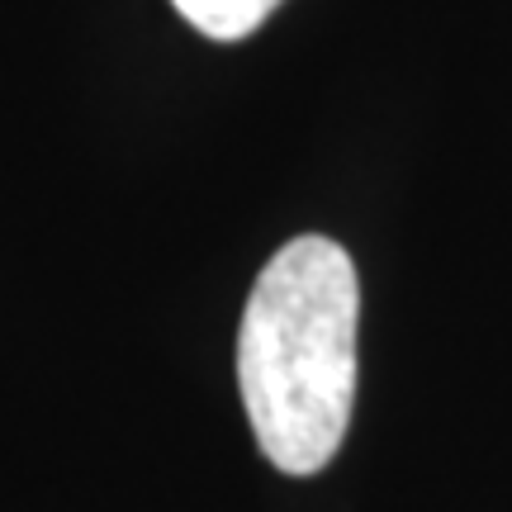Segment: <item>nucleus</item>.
Masks as SVG:
<instances>
[{
  "label": "nucleus",
  "mask_w": 512,
  "mask_h": 512,
  "mask_svg": "<svg viewBox=\"0 0 512 512\" xmlns=\"http://www.w3.org/2000/svg\"><path fill=\"white\" fill-rule=\"evenodd\" d=\"M361 285L332 238H294L261 266L238 328V389L280 475H318L342 451L356 399Z\"/></svg>",
  "instance_id": "f257e3e1"
},
{
  "label": "nucleus",
  "mask_w": 512,
  "mask_h": 512,
  "mask_svg": "<svg viewBox=\"0 0 512 512\" xmlns=\"http://www.w3.org/2000/svg\"><path fill=\"white\" fill-rule=\"evenodd\" d=\"M190 29H200L214 43H238V38L256 34L280 0H171Z\"/></svg>",
  "instance_id": "f03ea898"
}]
</instances>
